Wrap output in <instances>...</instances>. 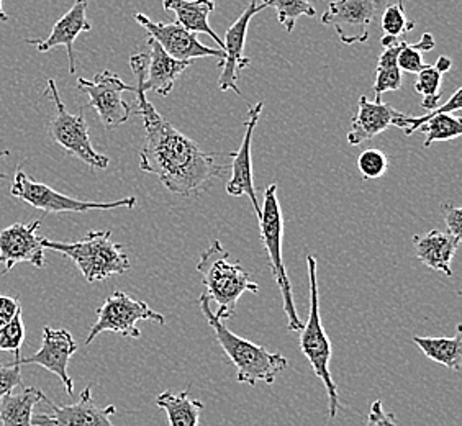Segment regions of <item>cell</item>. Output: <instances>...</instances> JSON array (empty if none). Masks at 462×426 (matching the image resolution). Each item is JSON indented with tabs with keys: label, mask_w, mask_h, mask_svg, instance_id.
I'll return each mask as SVG.
<instances>
[{
	"label": "cell",
	"mask_w": 462,
	"mask_h": 426,
	"mask_svg": "<svg viewBox=\"0 0 462 426\" xmlns=\"http://www.w3.org/2000/svg\"><path fill=\"white\" fill-rule=\"evenodd\" d=\"M264 9L266 7L261 4V0H251L248 7L243 10L240 17L236 18L235 23L226 30V35L223 40L225 58L218 62V66H222V74H220V79H218V89L223 90V92L233 90L235 94L241 96V90L238 88L240 72L251 66V60L245 56L249 23L256 14Z\"/></svg>",
	"instance_id": "obj_14"
},
{
	"label": "cell",
	"mask_w": 462,
	"mask_h": 426,
	"mask_svg": "<svg viewBox=\"0 0 462 426\" xmlns=\"http://www.w3.org/2000/svg\"><path fill=\"white\" fill-rule=\"evenodd\" d=\"M365 426H397V420L392 412L383 410V402L375 400L371 405Z\"/></svg>",
	"instance_id": "obj_35"
},
{
	"label": "cell",
	"mask_w": 462,
	"mask_h": 426,
	"mask_svg": "<svg viewBox=\"0 0 462 426\" xmlns=\"http://www.w3.org/2000/svg\"><path fill=\"white\" fill-rule=\"evenodd\" d=\"M387 169H389V158L381 150L369 148L357 156V171L365 181L383 178Z\"/></svg>",
	"instance_id": "obj_30"
},
{
	"label": "cell",
	"mask_w": 462,
	"mask_h": 426,
	"mask_svg": "<svg viewBox=\"0 0 462 426\" xmlns=\"http://www.w3.org/2000/svg\"><path fill=\"white\" fill-rule=\"evenodd\" d=\"M418 79L415 82V90L420 96H423L421 106L431 112L438 106L441 98V84H443V74L436 71L435 66H428L423 71L417 74Z\"/></svg>",
	"instance_id": "obj_29"
},
{
	"label": "cell",
	"mask_w": 462,
	"mask_h": 426,
	"mask_svg": "<svg viewBox=\"0 0 462 426\" xmlns=\"http://www.w3.org/2000/svg\"><path fill=\"white\" fill-rule=\"evenodd\" d=\"M42 246L72 259L89 284L130 271V258L122 245L112 241V231H89L74 243L42 238Z\"/></svg>",
	"instance_id": "obj_4"
},
{
	"label": "cell",
	"mask_w": 462,
	"mask_h": 426,
	"mask_svg": "<svg viewBox=\"0 0 462 426\" xmlns=\"http://www.w3.org/2000/svg\"><path fill=\"white\" fill-rule=\"evenodd\" d=\"M42 218L32 223H12L0 231V264H5L2 275L9 274L18 263H28L32 266L45 267V248L42 246V236L38 230Z\"/></svg>",
	"instance_id": "obj_16"
},
{
	"label": "cell",
	"mask_w": 462,
	"mask_h": 426,
	"mask_svg": "<svg viewBox=\"0 0 462 426\" xmlns=\"http://www.w3.org/2000/svg\"><path fill=\"white\" fill-rule=\"evenodd\" d=\"M259 228H261V240L269 256V266L273 271V277L282 295L284 311L287 315V329L289 331H300L303 329L302 320L297 313L293 302L292 284L289 281V274L285 269L284 256H282V241H284V215L279 204L276 184H271L264 190V202L261 205V217H259Z\"/></svg>",
	"instance_id": "obj_6"
},
{
	"label": "cell",
	"mask_w": 462,
	"mask_h": 426,
	"mask_svg": "<svg viewBox=\"0 0 462 426\" xmlns=\"http://www.w3.org/2000/svg\"><path fill=\"white\" fill-rule=\"evenodd\" d=\"M136 90V114L144 125V142L140 152V169L154 174L161 184L179 197H197L222 179L230 168L222 154L207 153L199 143L179 132L158 114L140 84Z\"/></svg>",
	"instance_id": "obj_1"
},
{
	"label": "cell",
	"mask_w": 462,
	"mask_h": 426,
	"mask_svg": "<svg viewBox=\"0 0 462 426\" xmlns=\"http://www.w3.org/2000/svg\"><path fill=\"white\" fill-rule=\"evenodd\" d=\"M10 152H7V150H4V152H0V160L2 158H7L9 156ZM7 179V174H4V172H0V181H5Z\"/></svg>",
	"instance_id": "obj_38"
},
{
	"label": "cell",
	"mask_w": 462,
	"mask_h": 426,
	"mask_svg": "<svg viewBox=\"0 0 462 426\" xmlns=\"http://www.w3.org/2000/svg\"><path fill=\"white\" fill-rule=\"evenodd\" d=\"M140 320L166 325L164 315L152 310L148 303L134 301L122 291H114L98 309L97 321L92 325L89 335L86 338V345H90L104 331H114L122 337L138 339L142 337V331L136 327Z\"/></svg>",
	"instance_id": "obj_9"
},
{
	"label": "cell",
	"mask_w": 462,
	"mask_h": 426,
	"mask_svg": "<svg viewBox=\"0 0 462 426\" xmlns=\"http://www.w3.org/2000/svg\"><path fill=\"white\" fill-rule=\"evenodd\" d=\"M413 343L428 359L443 365L453 371H459L462 365V325L456 327L454 337H413Z\"/></svg>",
	"instance_id": "obj_24"
},
{
	"label": "cell",
	"mask_w": 462,
	"mask_h": 426,
	"mask_svg": "<svg viewBox=\"0 0 462 426\" xmlns=\"http://www.w3.org/2000/svg\"><path fill=\"white\" fill-rule=\"evenodd\" d=\"M89 0H76L71 9L68 10L56 23L46 40H27L28 45L36 46L38 53H48L56 46H64L69 58V72H76V53L74 42L82 32H90L92 23L88 18Z\"/></svg>",
	"instance_id": "obj_19"
},
{
	"label": "cell",
	"mask_w": 462,
	"mask_h": 426,
	"mask_svg": "<svg viewBox=\"0 0 462 426\" xmlns=\"http://www.w3.org/2000/svg\"><path fill=\"white\" fill-rule=\"evenodd\" d=\"M263 102H258L256 106H249L248 118L245 122V136L241 143L240 150L236 153H231V179L226 182V192L231 197L246 196L254 213L259 220L261 217V204H259L258 194H256V186H254V176H253V156H251V146H253V134L256 130V125L259 122V116L263 114Z\"/></svg>",
	"instance_id": "obj_18"
},
{
	"label": "cell",
	"mask_w": 462,
	"mask_h": 426,
	"mask_svg": "<svg viewBox=\"0 0 462 426\" xmlns=\"http://www.w3.org/2000/svg\"><path fill=\"white\" fill-rule=\"evenodd\" d=\"M435 66L436 71L439 72V74H446V72L451 71V68H453V61H451V58H448V56H439L438 58V61Z\"/></svg>",
	"instance_id": "obj_37"
},
{
	"label": "cell",
	"mask_w": 462,
	"mask_h": 426,
	"mask_svg": "<svg viewBox=\"0 0 462 426\" xmlns=\"http://www.w3.org/2000/svg\"><path fill=\"white\" fill-rule=\"evenodd\" d=\"M78 89L89 97V106L97 112L104 128L110 132L126 124L132 116V106L125 102L124 92H134L136 88L125 84L116 72H98L92 79H78Z\"/></svg>",
	"instance_id": "obj_10"
},
{
	"label": "cell",
	"mask_w": 462,
	"mask_h": 426,
	"mask_svg": "<svg viewBox=\"0 0 462 426\" xmlns=\"http://www.w3.org/2000/svg\"><path fill=\"white\" fill-rule=\"evenodd\" d=\"M45 96L51 98L56 106V116L51 118L50 126H48L50 138L56 144H60L69 156H74L82 162H86L90 169H96V171L107 169L110 160L106 154L94 150L92 142H90L89 126H88L84 112L80 110L78 116H72L68 112V108L62 104L56 82L53 79H48L46 82Z\"/></svg>",
	"instance_id": "obj_7"
},
{
	"label": "cell",
	"mask_w": 462,
	"mask_h": 426,
	"mask_svg": "<svg viewBox=\"0 0 462 426\" xmlns=\"http://www.w3.org/2000/svg\"><path fill=\"white\" fill-rule=\"evenodd\" d=\"M307 266H309V282H310V313L309 320L300 329V349L307 361L310 363L315 375L323 382L328 394V418L335 420L339 412L338 387L333 381L329 371L331 361V341H329L327 329L323 327L320 315V293H319V263L315 256L307 255Z\"/></svg>",
	"instance_id": "obj_5"
},
{
	"label": "cell",
	"mask_w": 462,
	"mask_h": 426,
	"mask_svg": "<svg viewBox=\"0 0 462 426\" xmlns=\"http://www.w3.org/2000/svg\"><path fill=\"white\" fill-rule=\"evenodd\" d=\"M45 394L36 387H25L20 394H7L0 400V423L4 426H33V409L43 402Z\"/></svg>",
	"instance_id": "obj_23"
},
{
	"label": "cell",
	"mask_w": 462,
	"mask_h": 426,
	"mask_svg": "<svg viewBox=\"0 0 462 426\" xmlns=\"http://www.w3.org/2000/svg\"><path fill=\"white\" fill-rule=\"evenodd\" d=\"M441 212L445 218L446 231L453 235L454 238L462 240V208L459 205L453 204L451 200L441 205Z\"/></svg>",
	"instance_id": "obj_34"
},
{
	"label": "cell",
	"mask_w": 462,
	"mask_h": 426,
	"mask_svg": "<svg viewBox=\"0 0 462 426\" xmlns=\"http://www.w3.org/2000/svg\"><path fill=\"white\" fill-rule=\"evenodd\" d=\"M134 20L142 25L148 35L154 38L161 48L179 61H196L199 58H225L220 48L204 45L196 33L180 27L176 22H154L144 14H134Z\"/></svg>",
	"instance_id": "obj_12"
},
{
	"label": "cell",
	"mask_w": 462,
	"mask_h": 426,
	"mask_svg": "<svg viewBox=\"0 0 462 426\" xmlns=\"http://www.w3.org/2000/svg\"><path fill=\"white\" fill-rule=\"evenodd\" d=\"M10 194L18 200L27 202L28 205L46 213H86L90 210H114V208L132 210L138 204L136 197H125L116 202H89V200H78L74 197L64 196L43 182H38L35 179L30 178L23 171V164H20L17 168Z\"/></svg>",
	"instance_id": "obj_8"
},
{
	"label": "cell",
	"mask_w": 462,
	"mask_h": 426,
	"mask_svg": "<svg viewBox=\"0 0 462 426\" xmlns=\"http://www.w3.org/2000/svg\"><path fill=\"white\" fill-rule=\"evenodd\" d=\"M22 303L18 299L7 297V295H0V327L7 325L9 321L15 319L18 311H22Z\"/></svg>",
	"instance_id": "obj_36"
},
{
	"label": "cell",
	"mask_w": 462,
	"mask_h": 426,
	"mask_svg": "<svg viewBox=\"0 0 462 426\" xmlns=\"http://www.w3.org/2000/svg\"><path fill=\"white\" fill-rule=\"evenodd\" d=\"M0 22H9V15L5 14V10L2 7V0H0Z\"/></svg>",
	"instance_id": "obj_39"
},
{
	"label": "cell",
	"mask_w": 462,
	"mask_h": 426,
	"mask_svg": "<svg viewBox=\"0 0 462 426\" xmlns=\"http://www.w3.org/2000/svg\"><path fill=\"white\" fill-rule=\"evenodd\" d=\"M197 271L207 289L210 302L217 303V317L228 320L236 311V303L245 292L259 293V285L243 269L240 261H230V253L218 240L212 241L200 255Z\"/></svg>",
	"instance_id": "obj_3"
},
{
	"label": "cell",
	"mask_w": 462,
	"mask_h": 426,
	"mask_svg": "<svg viewBox=\"0 0 462 426\" xmlns=\"http://www.w3.org/2000/svg\"><path fill=\"white\" fill-rule=\"evenodd\" d=\"M462 108V89L454 90L453 96L443 106H436L435 110L428 112V116H410L402 114L393 120V126L402 128L403 134L410 136L415 132L425 134V148H430L433 143L449 142L462 134L461 118L449 116L451 112Z\"/></svg>",
	"instance_id": "obj_13"
},
{
	"label": "cell",
	"mask_w": 462,
	"mask_h": 426,
	"mask_svg": "<svg viewBox=\"0 0 462 426\" xmlns=\"http://www.w3.org/2000/svg\"><path fill=\"white\" fill-rule=\"evenodd\" d=\"M78 351V343L68 329H51L45 327L43 329V345L40 347V351H36L35 355L22 357L14 356V359H17L18 365H38L45 367L46 371L56 374L61 381L62 387L66 389L68 395H74V382L71 375L68 374V366L72 355Z\"/></svg>",
	"instance_id": "obj_17"
},
{
	"label": "cell",
	"mask_w": 462,
	"mask_h": 426,
	"mask_svg": "<svg viewBox=\"0 0 462 426\" xmlns=\"http://www.w3.org/2000/svg\"><path fill=\"white\" fill-rule=\"evenodd\" d=\"M166 12L174 14L176 23L196 35H208L223 50V40L217 35L208 23L210 14H214V0H162Z\"/></svg>",
	"instance_id": "obj_22"
},
{
	"label": "cell",
	"mask_w": 462,
	"mask_h": 426,
	"mask_svg": "<svg viewBox=\"0 0 462 426\" xmlns=\"http://www.w3.org/2000/svg\"><path fill=\"white\" fill-rule=\"evenodd\" d=\"M199 305L210 329H214L218 345L236 367V379L240 384H248L253 387L258 382L274 384L277 375L284 373L289 366L287 357L281 353H271L266 347L235 335L210 309V299L207 293L200 295Z\"/></svg>",
	"instance_id": "obj_2"
},
{
	"label": "cell",
	"mask_w": 462,
	"mask_h": 426,
	"mask_svg": "<svg viewBox=\"0 0 462 426\" xmlns=\"http://www.w3.org/2000/svg\"><path fill=\"white\" fill-rule=\"evenodd\" d=\"M381 28L385 35L401 36L402 38L415 28V22L409 20L405 15V10L399 7L397 4H392L383 10Z\"/></svg>",
	"instance_id": "obj_31"
},
{
	"label": "cell",
	"mask_w": 462,
	"mask_h": 426,
	"mask_svg": "<svg viewBox=\"0 0 462 426\" xmlns=\"http://www.w3.org/2000/svg\"><path fill=\"white\" fill-rule=\"evenodd\" d=\"M379 0H331L321 23L331 27L343 45L367 43Z\"/></svg>",
	"instance_id": "obj_11"
},
{
	"label": "cell",
	"mask_w": 462,
	"mask_h": 426,
	"mask_svg": "<svg viewBox=\"0 0 462 426\" xmlns=\"http://www.w3.org/2000/svg\"><path fill=\"white\" fill-rule=\"evenodd\" d=\"M436 42L431 33H423L418 43H407L403 40L402 43L401 53L397 58V66L402 72H410V74H418L428 68L430 64L423 61L421 53H428L431 50H435Z\"/></svg>",
	"instance_id": "obj_28"
},
{
	"label": "cell",
	"mask_w": 462,
	"mask_h": 426,
	"mask_svg": "<svg viewBox=\"0 0 462 426\" xmlns=\"http://www.w3.org/2000/svg\"><path fill=\"white\" fill-rule=\"evenodd\" d=\"M401 116L399 110L377 100H369L361 96L357 100L356 114L351 118V130L347 134V143L351 146H359L361 143L373 140L377 134H383L389 126H393V120Z\"/></svg>",
	"instance_id": "obj_20"
},
{
	"label": "cell",
	"mask_w": 462,
	"mask_h": 426,
	"mask_svg": "<svg viewBox=\"0 0 462 426\" xmlns=\"http://www.w3.org/2000/svg\"><path fill=\"white\" fill-rule=\"evenodd\" d=\"M156 405L166 412L171 426H200L204 403L190 399L187 391H164L156 397Z\"/></svg>",
	"instance_id": "obj_25"
},
{
	"label": "cell",
	"mask_w": 462,
	"mask_h": 426,
	"mask_svg": "<svg viewBox=\"0 0 462 426\" xmlns=\"http://www.w3.org/2000/svg\"><path fill=\"white\" fill-rule=\"evenodd\" d=\"M22 313H23V310L18 311L15 319L2 327L4 339H5V351L14 353V356L22 355L20 349H22L23 339H25V327H23Z\"/></svg>",
	"instance_id": "obj_32"
},
{
	"label": "cell",
	"mask_w": 462,
	"mask_h": 426,
	"mask_svg": "<svg viewBox=\"0 0 462 426\" xmlns=\"http://www.w3.org/2000/svg\"><path fill=\"white\" fill-rule=\"evenodd\" d=\"M411 245L417 258L425 266L443 273L448 277L453 275L451 263L456 251L461 246V240L454 238L448 231L433 230L425 235H415L411 238Z\"/></svg>",
	"instance_id": "obj_21"
},
{
	"label": "cell",
	"mask_w": 462,
	"mask_h": 426,
	"mask_svg": "<svg viewBox=\"0 0 462 426\" xmlns=\"http://www.w3.org/2000/svg\"><path fill=\"white\" fill-rule=\"evenodd\" d=\"M397 5H399V7H402V9L405 10V0H399V2H397Z\"/></svg>",
	"instance_id": "obj_41"
},
{
	"label": "cell",
	"mask_w": 462,
	"mask_h": 426,
	"mask_svg": "<svg viewBox=\"0 0 462 426\" xmlns=\"http://www.w3.org/2000/svg\"><path fill=\"white\" fill-rule=\"evenodd\" d=\"M403 40H399L395 45L383 48V53L379 56L377 68H375V82H374V92L375 100L381 102L385 92H397L402 89L403 84V72L397 66V58L401 53Z\"/></svg>",
	"instance_id": "obj_26"
},
{
	"label": "cell",
	"mask_w": 462,
	"mask_h": 426,
	"mask_svg": "<svg viewBox=\"0 0 462 426\" xmlns=\"http://www.w3.org/2000/svg\"><path fill=\"white\" fill-rule=\"evenodd\" d=\"M264 7L276 9L277 20L287 33H292L297 20L300 17H315L317 10L310 0H261Z\"/></svg>",
	"instance_id": "obj_27"
},
{
	"label": "cell",
	"mask_w": 462,
	"mask_h": 426,
	"mask_svg": "<svg viewBox=\"0 0 462 426\" xmlns=\"http://www.w3.org/2000/svg\"><path fill=\"white\" fill-rule=\"evenodd\" d=\"M51 413H38L32 418L33 426H116L112 417L116 415L114 405L100 407L92 399V387H86L79 400L72 405H58L53 400L43 397Z\"/></svg>",
	"instance_id": "obj_15"
},
{
	"label": "cell",
	"mask_w": 462,
	"mask_h": 426,
	"mask_svg": "<svg viewBox=\"0 0 462 426\" xmlns=\"http://www.w3.org/2000/svg\"><path fill=\"white\" fill-rule=\"evenodd\" d=\"M17 385H22V366L18 365L17 359L12 363H0V400Z\"/></svg>",
	"instance_id": "obj_33"
},
{
	"label": "cell",
	"mask_w": 462,
	"mask_h": 426,
	"mask_svg": "<svg viewBox=\"0 0 462 426\" xmlns=\"http://www.w3.org/2000/svg\"><path fill=\"white\" fill-rule=\"evenodd\" d=\"M0 351H5V339H4V331L0 327Z\"/></svg>",
	"instance_id": "obj_40"
}]
</instances>
